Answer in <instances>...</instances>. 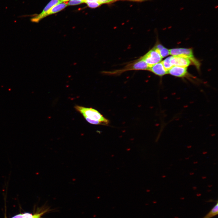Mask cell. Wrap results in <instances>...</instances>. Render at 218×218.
<instances>
[{
	"mask_svg": "<svg viewBox=\"0 0 218 218\" xmlns=\"http://www.w3.org/2000/svg\"><path fill=\"white\" fill-rule=\"evenodd\" d=\"M75 110L82 115L89 123L95 125H108L109 121L105 117L98 111L92 108L79 106H74Z\"/></svg>",
	"mask_w": 218,
	"mask_h": 218,
	"instance_id": "cell-1",
	"label": "cell"
},
{
	"mask_svg": "<svg viewBox=\"0 0 218 218\" xmlns=\"http://www.w3.org/2000/svg\"><path fill=\"white\" fill-rule=\"evenodd\" d=\"M147 63L142 59L141 57L139 59L129 63L124 68L119 70L112 71H104V74L107 75H118L122 73L131 70H148L149 68Z\"/></svg>",
	"mask_w": 218,
	"mask_h": 218,
	"instance_id": "cell-2",
	"label": "cell"
},
{
	"mask_svg": "<svg viewBox=\"0 0 218 218\" xmlns=\"http://www.w3.org/2000/svg\"><path fill=\"white\" fill-rule=\"evenodd\" d=\"M141 58L149 68L160 62L162 59L158 51L154 47Z\"/></svg>",
	"mask_w": 218,
	"mask_h": 218,
	"instance_id": "cell-3",
	"label": "cell"
},
{
	"mask_svg": "<svg viewBox=\"0 0 218 218\" xmlns=\"http://www.w3.org/2000/svg\"><path fill=\"white\" fill-rule=\"evenodd\" d=\"M68 5L67 4L62 3L56 5L48 10L45 13L41 15H36L30 19L31 21L34 22H38L44 18L50 15L58 12L65 8Z\"/></svg>",
	"mask_w": 218,
	"mask_h": 218,
	"instance_id": "cell-4",
	"label": "cell"
},
{
	"mask_svg": "<svg viewBox=\"0 0 218 218\" xmlns=\"http://www.w3.org/2000/svg\"><path fill=\"white\" fill-rule=\"evenodd\" d=\"M191 61L194 63L196 61L194 59L182 56H171L170 61L173 66H176L184 67H187L191 63Z\"/></svg>",
	"mask_w": 218,
	"mask_h": 218,
	"instance_id": "cell-5",
	"label": "cell"
},
{
	"mask_svg": "<svg viewBox=\"0 0 218 218\" xmlns=\"http://www.w3.org/2000/svg\"><path fill=\"white\" fill-rule=\"evenodd\" d=\"M170 54L173 56H182L194 59L191 48H177L169 50Z\"/></svg>",
	"mask_w": 218,
	"mask_h": 218,
	"instance_id": "cell-6",
	"label": "cell"
},
{
	"mask_svg": "<svg viewBox=\"0 0 218 218\" xmlns=\"http://www.w3.org/2000/svg\"><path fill=\"white\" fill-rule=\"evenodd\" d=\"M168 74L178 78L188 77L187 67L173 66L168 71Z\"/></svg>",
	"mask_w": 218,
	"mask_h": 218,
	"instance_id": "cell-7",
	"label": "cell"
},
{
	"mask_svg": "<svg viewBox=\"0 0 218 218\" xmlns=\"http://www.w3.org/2000/svg\"><path fill=\"white\" fill-rule=\"evenodd\" d=\"M148 71L152 72L156 75L161 77L168 74V71L165 68L161 62L156 64L150 67Z\"/></svg>",
	"mask_w": 218,
	"mask_h": 218,
	"instance_id": "cell-8",
	"label": "cell"
},
{
	"mask_svg": "<svg viewBox=\"0 0 218 218\" xmlns=\"http://www.w3.org/2000/svg\"><path fill=\"white\" fill-rule=\"evenodd\" d=\"M159 52L162 58L170 54L169 50L160 44H157L154 47Z\"/></svg>",
	"mask_w": 218,
	"mask_h": 218,
	"instance_id": "cell-9",
	"label": "cell"
},
{
	"mask_svg": "<svg viewBox=\"0 0 218 218\" xmlns=\"http://www.w3.org/2000/svg\"><path fill=\"white\" fill-rule=\"evenodd\" d=\"M218 213V203L217 201L216 204L212 208L211 210L203 218H211L216 215Z\"/></svg>",
	"mask_w": 218,
	"mask_h": 218,
	"instance_id": "cell-10",
	"label": "cell"
},
{
	"mask_svg": "<svg viewBox=\"0 0 218 218\" xmlns=\"http://www.w3.org/2000/svg\"><path fill=\"white\" fill-rule=\"evenodd\" d=\"M171 56L167 57L161 61L165 68L168 71L172 66L170 61Z\"/></svg>",
	"mask_w": 218,
	"mask_h": 218,
	"instance_id": "cell-11",
	"label": "cell"
},
{
	"mask_svg": "<svg viewBox=\"0 0 218 218\" xmlns=\"http://www.w3.org/2000/svg\"><path fill=\"white\" fill-rule=\"evenodd\" d=\"M83 3L82 0H70L67 4L68 5H78Z\"/></svg>",
	"mask_w": 218,
	"mask_h": 218,
	"instance_id": "cell-12",
	"label": "cell"
},
{
	"mask_svg": "<svg viewBox=\"0 0 218 218\" xmlns=\"http://www.w3.org/2000/svg\"><path fill=\"white\" fill-rule=\"evenodd\" d=\"M86 4L88 7L91 8H96L101 5L99 3L96 2H88Z\"/></svg>",
	"mask_w": 218,
	"mask_h": 218,
	"instance_id": "cell-13",
	"label": "cell"
},
{
	"mask_svg": "<svg viewBox=\"0 0 218 218\" xmlns=\"http://www.w3.org/2000/svg\"><path fill=\"white\" fill-rule=\"evenodd\" d=\"M24 216V214H20L14 216L12 218H23Z\"/></svg>",
	"mask_w": 218,
	"mask_h": 218,
	"instance_id": "cell-14",
	"label": "cell"
},
{
	"mask_svg": "<svg viewBox=\"0 0 218 218\" xmlns=\"http://www.w3.org/2000/svg\"><path fill=\"white\" fill-rule=\"evenodd\" d=\"M193 190H196L197 189V187H196L194 186L193 187Z\"/></svg>",
	"mask_w": 218,
	"mask_h": 218,
	"instance_id": "cell-15",
	"label": "cell"
},
{
	"mask_svg": "<svg viewBox=\"0 0 218 218\" xmlns=\"http://www.w3.org/2000/svg\"><path fill=\"white\" fill-rule=\"evenodd\" d=\"M69 0H62L61 1V2H62V3L63 2H66V1H68Z\"/></svg>",
	"mask_w": 218,
	"mask_h": 218,
	"instance_id": "cell-16",
	"label": "cell"
},
{
	"mask_svg": "<svg viewBox=\"0 0 218 218\" xmlns=\"http://www.w3.org/2000/svg\"><path fill=\"white\" fill-rule=\"evenodd\" d=\"M202 178L203 179H204L206 178V176H203Z\"/></svg>",
	"mask_w": 218,
	"mask_h": 218,
	"instance_id": "cell-17",
	"label": "cell"
},
{
	"mask_svg": "<svg viewBox=\"0 0 218 218\" xmlns=\"http://www.w3.org/2000/svg\"><path fill=\"white\" fill-rule=\"evenodd\" d=\"M207 153V152L206 151H204L203 152V154H206Z\"/></svg>",
	"mask_w": 218,
	"mask_h": 218,
	"instance_id": "cell-18",
	"label": "cell"
},
{
	"mask_svg": "<svg viewBox=\"0 0 218 218\" xmlns=\"http://www.w3.org/2000/svg\"><path fill=\"white\" fill-rule=\"evenodd\" d=\"M192 146L190 145V146H187V148H190Z\"/></svg>",
	"mask_w": 218,
	"mask_h": 218,
	"instance_id": "cell-19",
	"label": "cell"
},
{
	"mask_svg": "<svg viewBox=\"0 0 218 218\" xmlns=\"http://www.w3.org/2000/svg\"><path fill=\"white\" fill-rule=\"evenodd\" d=\"M194 174V173L193 172H191L190 173V174L191 175H193Z\"/></svg>",
	"mask_w": 218,
	"mask_h": 218,
	"instance_id": "cell-20",
	"label": "cell"
},
{
	"mask_svg": "<svg viewBox=\"0 0 218 218\" xmlns=\"http://www.w3.org/2000/svg\"><path fill=\"white\" fill-rule=\"evenodd\" d=\"M212 186V185H209L208 186V187H211Z\"/></svg>",
	"mask_w": 218,
	"mask_h": 218,
	"instance_id": "cell-21",
	"label": "cell"
},
{
	"mask_svg": "<svg viewBox=\"0 0 218 218\" xmlns=\"http://www.w3.org/2000/svg\"><path fill=\"white\" fill-rule=\"evenodd\" d=\"M193 163L194 164H197L198 163V162L197 161H195V162H194Z\"/></svg>",
	"mask_w": 218,
	"mask_h": 218,
	"instance_id": "cell-22",
	"label": "cell"
},
{
	"mask_svg": "<svg viewBox=\"0 0 218 218\" xmlns=\"http://www.w3.org/2000/svg\"><path fill=\"white\" fill-rule=\"evenodd\" d=\"M189 159V157H186V158H185V159L186 160H188V159Z\"/></svg>",
	"mask_w": 218,
	"mask_h": 218,
	"instance_id": "cell-23",
	"label": "cell"
},
{
	"mask_svg": "<svg viewBox=\"0 0 218 218\" xmlns=\"http://www.w3.org/2000/svg\"><path fill=\"white\" fill-rule=\"evenodd\" d=\"M162 178H164L166 177V176L165 175H164L162 176Z\"/></svg>",
	"mask_w": 218,
	"mask_h": 218,
	"instance_id": "cell-24",
	"label": "cell"
},
{
	"mask_svg": "<svg viewBox=\"0 0 218 218\" xmlns=\"http://www.w3.org/2000/svg\"><path fill=\"white\" fill-rule=\"evenodd\" d=\"M200 195H201V194H197V196H200Z\"/></svg>",
	"mask_w": 218,
	"mask_h": 218,
	"instance_id": "cell-25",
	"label": "cell"
},
{
	"mask_svg": "<svg viewBox=\"0 0 218 218\" xmlns=\"http://www.w3.org/2000/svg\"><path fill=\"white\" fill-rule=\"evenodd\" d=\"M58 0L60 1H61V2L62 3L61 1H62V0Z\"/></svg>",
	"mask_w": 218,
	"mask_h": 218,
	"instance_id": "cell-26",
	"label": "cell"
},
{
	"mask_svg": "<svg viewBox=\"0 0 218 218\" xmlns=\"http://www.w3.org/2000/svg\"><path fill=\"white\" fill-rule=\"evenodd\" d=\"M211 191V190H208V191Z\"/></svg>",
	"mask_w": 218,
	"mask_h": 218,
	"instance_id": "cell-27",
	"label": "cell"
}]
</instances>
